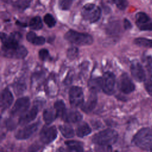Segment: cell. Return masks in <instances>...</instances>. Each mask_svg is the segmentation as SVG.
<instances>
[{"instance_id": "1", "label": "cell", "mask_w": 152, "mask_h": 152, "mask_svg": "<svg viewBox=\"0 0 152 152\" xmlns=\"http://www.w3.org/2000/svg\"><path fill=\"white\" fill-rule=\"evenodd\" d=\"M118 135L116 131L107 128L96 134L92 138L93 142L99 145H109L113 144L118 140Z\"/></svg>"}, {"instance_id": "2", "label": "cell", "mask_w": 152, "mask_h": 152, "mask_svg": "<svg viewBox=\"0 0 152 152\" xmlns=\"http://www.w3.org/2000/svg\"><path fill=\"white\" fill-rule=\"evenodd\" d=\"M133 142L143 150H148L152 146V129L143 128L134 135Z\"/></svg>"}, {"instance_id": "3", "label": "cell", "mask_w": 152, "mask_h": 152, "mask_svg": "<svg viewBox=\"0 0 152 152\" xmlns=\"http://www.w3.org/2000/svg\"><path fill=\"white\" fill-rule=\"evenodd\" d=\"M64 37L69 42L80 46L89 45L93 42V37L91 35L71 30L65 33Z\"/></svg>"}, {"instance_id": "4", "label": "cell", "mask_w": 152, "mask_h": 152, "mask_svg": "<svg viewBox=\"0 0 152 152\" xmlns=\"http://www.w3.org/2000/svg\"><path fill=\"white\" fill-rule=\"evenodd\" d=\"M81 15L85 20L91 23H94L100 19L101 10L98 6L94 4H87L83 7Z\"/></svg>"}, {"instance_id": "5", "label": "cell", "mask_w": 152, "mask_h": 152, "mask_svg": "<svg viewBox=\"0 0 152 152\" xmlns=\"http://www.w3.org/2000/svg\"><path fill=\"white\" fill-rule=\"evenodd\" d=\"M69 99L72 107L81 106L84 103V94L82 88L77 86L72 87L69 92Z\"/></svg>"}, {"instance_id": "6", "label": "cell", "mask_w": 152, "mask_h": 152, "mask_svg": "<svg viewBox=\"0 0 152 152\" xmlns=\"http://www.w3.org/2000/svg\"><path fill=\"white\" fill-rule=\"evenodd\" d=\"M30 99L27 97H23L17 100L13 106L11 114L13 116H22L24 114L30 106Z\"/></svg>"}, {"instance_id": "7", "label": "cell", "mask_w": 152, "mask_h": 152, "mask_svg": "<svg viewBox=\"0 0 152 152\" xmlns=\"http://www.w3.org/2000/svg\"><path fill=\"white\" fill-rule=\"evenodd\" d=\"M58 135L55 126H44L40 132V141L46 144L53 141Z\"/></svg>"}, {"instance_id": "8", "label": "cell", "mask_w": 152, "mask_h": 152, "mask_svg": "<svg viewBox=\"0 0 152 152\" xmlns=\"http://www.w3.org/2000/svg\"><path fill=\"white\" fill-rule=\"evenodd\" d=\"M119 90L125 94H129L135 90V85L132 80L126 73L122 74L118 81Z\"/></svg>"}, {"instance_id": "9", "label": "cell", "mask_w": 152, "mask_h": 152, "mask_svg": "<svg viewBox=\"0 0 152 152\" xmlns=\"http://www.w3.org/2000/svg\"><path fill=\"white\" fill-rule=\"evenodd\" d=\"M103 91L107 94L110 95L114 91L115 84V77L113 73L107 71L103 76Z\"/></svg>"}, {"instance_id": "10", "label": "cell", "mask_w": 152, "mask_h": 152, "mask_svg": "<svg viewBox=\"0 0 152 152\" xmlns=\"http://www.w3.org/2000/svg\"><path fill=\"white\" fill-rule=\"evenodd\" d=\"M2 51L5 56L15 59H23L26 56L28 53L26 48L21 45L12 49H2Z\"/></svg>"}, {"instance_id": "11", "label": "cell", "mask_w": 152, "mask_h": 152, "mask_svg": "<svg viewBox=\"0 0 152 152\" xmlns=\"http://www.w3.org/2000/svg\"><path fill=\"white\" fill-rule=\"evenodd\" d=\"M39 125V123L38 122L26 125L17 131L15 135V138L18 140H26L30 138L37 130Z\"/></svg>"}, {"instance_id": "12", "label": "cell", "mask_w": 152, "mask_h": 152, "mask_svg": "<svg viewBox=\"0 0 152 152\" xmlns=\"http://www.w3.org/2000/svg\"><path fill=\"white\" fill-rule=\"evenodd\" d=\"M131 72L134 78L139 82H142L145 80L147 77L145 71L140 63L135 61L131 65Z\"/></svg>"}, {"instance_id": "13", "label": "cell", "mask_w": 152, "mask_h": 152, "mask_svg": "<svg viewBox=\"0 0 152 152\" xmlns=\"http://www.w3.org/2000/svg\"><path fill=\"white\" fill-rule=\"evenodd\" d=\"M39 112V108L37 105H34L28 111L26 112L24 114L20 117L19 119V124L20 125H26L32 121H33L37 116V113Z\"/></svg>"}, {"instance_id": "14", "label": "cell", "mask_w": 152, "mask_h": 152, "mask_svg": "<svg viewBox=\"0 0 152 152\" xmlns=\"http://www.w3.org/2000/svg\"><path fill=\"white\" fill-rule=\"evenodd\" d=\"M62 118L67 123H77L81 121L83 116L77 110L66 109Z\"/></svg>"}, {"instance_id": "15", "label": "cell", "mask_w": 152, "mask_h": 152, "mask_svg": "<svg viewBox=\"0 0 152 152\" xmlns=\"http://www.w3.org/2000/svg\"><path fill=\"white\" fill-rule=\"evenodd\" d=\"M13 102V96L11 91L6 88L4 89L1 95V109L3 112L7 109Z\"/></svg>"}, {"instance_id": "16", "label": "cell", "mask_w": 152, "mask_h": 152, "mask_svg": "<svg viewBox=\"0 0 152 152\" xmlns=\"http://www.w3.org/2000/svg\"><path fill=\"white\" fill-rule=\"evenodd\" d=\"M97 98L96 93L91 92V94L88 97L87 100L81 106L82 110L86 113L90 112L95 107L97 103Z\"/></svg>"}, {"instance_id": "17", "label": "cell", "mask_w": 152, "mask_h": 152, "mask_svg": "<svg viewBox=\"0 0 152 152\" xmlns=\"http://www.w3.org/2000/svg\"><path fill=\"white\" fill-rule=\"evenodd\" d=\"M103 79L102 78H96L90 80L88 82V87L91 92L97 93L100 89H102Z\"/></svg>"}, {"instance_id": "18", "label": "cell", "mask_w": 152, "mask_h": 152, "mask_svg": "<svg viewBox=\"0 0 152 152\" xmlns=\"http://www.w3.org/2000/svg\"><path fill=\"white\" fill-rule=\"evenodd\" d=\"M26 39L28 42L36 45H42L45 43V39L43 37L36 36L33 31L28 32L26 35Z\"/></svg>"}, {"instance_id": "19", "label": "cell", "mask_w": 152, "mask_h": 152, "mask_svg": "<svg viewBox=\"0 0 152 152\" xmlns=\"http://www.w3.org/2000/svg\"><path fill=\"white\" fill-rule=\"evenodd\" d=\"M68 147L67 152H84L82 144L77 141H68L66 142Z\"/></svg>"}, {"instance_id": "20", "label": "cell", "mask_w": 152, "mask_h": 152, "mask_svg": "<svg viewBox=\"0 0 152 152\" xmlns=\"http://www.w3.org/2000/svg\"><path fill=\"white\" fill-rule=\"evenodd\" d=\"M91 132V129L90 126L86 122L80 124L76 130V134L79 137H84L88 135Z\"/></svg>"}, {"instance_id": "21", "label": "cell", "mask_w": 152, "mask_h": 152, "mask_svg": "<svg viewBox=\"0 0 152 152\" xmlns=\"http://www.w3.org/2000/svg\"><path fill=\"white\" fill-rule=\"evenodd\" d=\"M43 117L45 122L48 124H50L57 118L55 110L51 109H45L43 112Z\"/></svg>"}, {"instance_id": "22", "label": "cell", "mask_w": 152, "mask_h": 152, "mask_svg": "<svg viewBox=\"0 0 152 152\" xmlns=\"http://www.w3.org/2000/svg\"><path fill=\"white\" fill-rule=\"evenodd\" d=\"M135 20H136V24L138 27L150 21V19L148 17V16L145 13L142 12H140L136 14Z\"/></svg>"}, {"instance_id": "23", "label": "cell", "mask_w": 152, "mask_h": 152, "mask_svg": "<svg viewBox=\"0 0 152 152\" xmlns=\"http://www.w3.org/2000/svg\"><path fill=\"white\" fill-rule=\"evenodd\" d=\"M59 131L64 137L67 138H70L74 137V131L71 126L68 125H63L59 126Z\"/></svg>"}, {"instance_id": "24", "label": "cell", "mask_w": 152, "mask_h": 152, "mask_svg": "<svg viewBox=\"0 0 152 152\" xmlns=\"http://www.w3.org/2000/svg\"><path fill=\"white\" fill-rule=\"evenodd\" d=\"M54 109L57 117H62L64 112L66 110L64 102L62 100H57L54 104Z\"/></svg>"}, {"instance_id": "25", "label": "cell", "mask_w": 152, "mask_h": 152, "mask_svg": "<svg viewBox=\"0 0 152 152\" xmlns=\"http://www.w3.org/2000/svg\"><path fill=\"white\" fill-rule=\"evenodd\" d=\"M30 27L33 30H40L43 27V23L40 17L36 16L31 19L29 23Z\"/></svg>"}, {"instance_id": "26", "label": "cell", "mask_w": 152, "mask_h": 152, "mask_svg": "<svg viewBox=\"0 0 152 152\" xmlns=\"http://www.w3.org/2000/svg\"><path fill=\"white\" fill-rule=\"evenodd\" d=\"M134 43L141 47L152 48V40L144 37H138L134 40Z\"/></svg>"}, {"instance_id": "27", "label": "cell", "mask_w": 152, "mask_h": 152, "mask_svg": "<svg viewBox=\"0 0 152 152\" xmlns=\"http://www.w3.org/2000/svg\"><path fill=\"white\" fill-rule=\"evenodd\" d=\"M144 86L147 93L152 96V73H150L144 81Z\"/></svg>"}, {"instance_id": "28", "label": "cell", "mask_w": 152, "mask_h": 152, "mask_svg": "<svg viewBox=\"0 0 152 152\" xmlns=\"http://www.w3.org/2000/svg\"><path fill=\"white\" fill-rule=\"evenodd\" d=\"M66 55L68 59L73 60L77 57L78 55V50L76 47L72 46L68 49Z\"/></svg>"}, {"instance_id": "29", "label": "cell", "mask_w": 152, "mask_h": 152, "mask_svg": "<svg viewBox=\"0 0 152 152\" xmlns=\"http://www.w3.org/2000/svg\"><path fill=\"white\" fill-rule=\"evenodd\" d=\"M44 22L49 27H52L55 26L56 24V21L54 17L50 14H47L44 16L43 18Z\"/></svg>"}, {"instance_id": "30", "label": "cell", "mask_w": 152, "mask_h": 152, "mask_svg": "<svg viewBox=\"0 0 152 152\" xmlns=\"http://www.w3.org/2000/svg\"><path fill=\"white\" fill-rule=\"evenodd\" d=\"M26 89V84L24 82L22 81H18L15 84V86L14 87V90H15L16 94H20L23 93V92Z\"/></svg>"}, {"instance_id": "31", "label": "cell", "mask_w": 152, "mask_h": 152, "mask_svg": "<svg viewBox=\"0 0 152 152\" xmlns=\"http://www.w3.org/2000/svg\"><path fill=\"white\" fill-rule=\"evenodd\" d=\"M72 5V0H59V7L63 10H66L70 8Z\"/></svg>"}, {"instance_id": "32", "label": "cell", "mask_w": 152, "mask_h": 152, "mask_svg": "<svg viewBox=\"0 0 152 152\" xmlns=\"http://www.w3.org/2000/svg\"><path fill=\"white\" fill-rule=\"evenodd\" d=\"M112 1L115 3V4L117 6V7L122 10H125L128 5V2L126 0H112Z\"/></svg>"}, {"instance_id": "33", "label": "cell", "mask_w": 152, "mask_h": 152, "mask_svg": "<svg viewBox=\"0 0 152 152\" xmlns=\"http://www.w3.org/2000/svg\"><path fill=\"white\" fill-rule=\"evenodd\" d=\"M39 58L42 61H45L48 59L49 56V53L48 50L46 49H42L39 52Z\"/></svg>"}, {"instance_id": "34", "label": "cell", "mask_w": 152, "mask_h": 152, "mask_svg": "<svg viewBox=\"0 0 152 152\" xmlns=\"http://www.w3.org/2000/svg\"><path fill=\"white\" fill-rule=\"evenodd\" d=\"M29 0H20L17 2V6L20 8H25L29 5Z\"/></svg>"}, {"instance_id": "35", "label": "cell", "mask_w": 152, "mask_h": 152, "mask_svg": "<svg viewBox=\"0 0 152 152\" xmlns=\"http://www.w3.org/2000/svg\"><path fill=\"white\" fill-rule=\"evenodd\" d=\"M141 30H149L152 31V22L149 21L147 23L138 27Z\"/></svg>"}, {"instance_id": "36", "label": "cell", "mask_w": 152, "mask_h": 152, "mask_svg": "<svg viewBox=\"0 0 152 152\" xmlns=\"http://www.w3.org/2000/svg\"><path fill=\"white\" fill-rule=\"evenodd\" d=\"M124 27L126 30H128V29H130L132 27V25L129 20H128L127 19H124Z\"/></svg>"}, {"instance_id": "37", "label": "cell", "mask_w": 152, "mask_h": 152, "mask_svg": "<svg viewBox=\"0 0 152 152\" xmlns=\"http://www.w3.org/2000/svg\"><path fill=\"white\" fill-rule=\"evenodd\" d=\"M57 152H67V151H66V150L64 148H59Z\"/></svg>"}, {"instance_id": "38", "label": "cell", "mask_w": 152, "mask_h": 152, "mask_svg": "<svg viewBox=\"0 0 152 152\" xmlns=\"http://www.w3.org/2000/svg\"><path fill=\"white\" fill-rule=\"evenodd\" d=\"M150 151H151V152H152V146H151V147L150 148Z\"/></svg>"}]
</instances>
